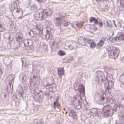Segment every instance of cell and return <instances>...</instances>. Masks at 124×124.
Segmentation results:
<instances>
[{"label": "cell", "mask_w": 124, "mask_h": 124, "mask_svg": "<svg viewBox=\"0 0 124 124\" xmlns=\"http://www.w3.org/2000/svg\"><path fill=\"white\" fill-rule=\"evenodd\" d=\"M31 84L30 88L33 93L36 92L39 88L40 84V76L39 72L37 70H34L30 74Z\"/></svg>", "instance_id": "1"}, {"label": "cell", "mask_w": 124, "mask_h": 124, "mask_svg": "<svg viewBox=\"0 0 124 124\" xmlns=\"http://www.w3.org/2000/svg\"><path fill=\"white\" fill-rule=\"evenodd\" d=\"M42 83L43 88L51 92H56L57 91L55 80L52 77H48L43 78L42 80Z\"/></svg>", "instance_id": "2"}, {"label": "cell", "mask_w": 124, "mask_h": 124, "mask_svg": "<svg viewBox=\"0 0 124 124\" xmlns=\"http://www.w3.org/2000/svg\"><path fill=\"white\" fill-rule=\"evenodd\" d=\"M0 22L2 23V24L5 29L11 31L15 30V26L13 23L12 20L8 17L4 16L3 18L2 22Z\"/></svg>", "instance_id": "3"}, {"label": "cell", "mask_w": 124, "mask_h": 124, "mask_svg": "<svg viewBox=\"0 0 124 124\" xmlns=\"http://www.w3.org/2000/svg\"><path fill=\"white\" fill-rule=\"evenodd\" d=\"M11 10L12 14L15 18H20L23 15V11L19 8L18 3H14L11 5Z\"/></svg>", "instance_id": "4"}, {"label": "cell", "mask_w": 124, "mask_h": 124, "mask_svg": "<svg viewBox=\"0 0 124 124\" xmlns=\"http://www.w3.org/2000/svg\"><path fill=\"white\" fill-rule=\"evenodd\" d=\"M109 56L110 58L116 59L119 56L120 50L118 47L115 46H109L107 48Z\"/></svg>", "instance_id": "5"}, {"label": "cell", "mask_w": 124, "mask_h": 124, "mask_svg": "<svg viewBox=\"0 0 124 124\" xmlns=\"http://www.w3.org/2000/svg\"><path fill=\"white\" fill-rule=\"evenodd\" d=\"M72 107L77 110H79L82 106V100L80 95L77 94L75 96L72 101Z\"/></svg>", "instance_id": "6"}, {"label": "cell", "mask_w": 124, "mask_h": 124, "mask_svg": "<svg viewBox=\"0 0 124 124\" xmlns=\"http://www.w3.org/2000/svg\"><path fill=\"white\" fill-rule=\"evenodd\" d=\"M78 42L82 45L88 46L89 45L90 47L93 48L96 46V44L93 40L87 38H84L82 37H79L78 38Z\"/></svg>", "instance_id": "7"}, {"label": "cell", "mask_w": 124, "mask_h": 124, "mask_svg": "<svg viewBox=\"0 0 124 124\" xmlns=\"http://www.w3.org/2000/svg\"><path fill=\"white\" fill-rule=\"evenodd\" d=\"M114 109L112 107L109 105H106L103 108L102 113L103 116L105 117L111 116L114 114Z\"/></svg>", "instance_id": "8"}, {"label": "cell", "mask_w": 124, "mask_h": 124, "mask_svg": "<svg viewBox=\"0 0 124 124\" xmlns=\"http://www.w3.org/2000/svg\"><path fill=\"white\" fill-rule=\"evenodd\" d=\"M79 45L77 43L72 41H68L65 42L63 47L66 50H75L79 47Z\"/></svg>", "instance_id": "9"}, {"label": "cell", "mask_w": 124, "mask_h": 124, "mask_svg": "<svg viewBox=\"0 0 124 124\" xmlns=\"http://www.w3.org/2000/svg\"><path fill=\"white\" fill-rule=\"evenodd\" d=\"M24 45L27 50L30 53L32 52L34 50V42L31 40L27 39L23 40Z\"/></svg>", "instance_id": "10"}, {"label": "cell", "mask_w": 124, "mask_h": 124, "mask_svg": "<svg viewBox=\"0 0 124 124\" xmlns=\"http://www.w3.org/2000/svg\"><path fill=\"white\" fill-rule=\"evenodd\" d=\"M15 77V75H10L7 79V90L9 93H12L13 90L14 80Z\"/></svg>", "instance_id": "11"}, {"label": "cell", "mask_w": 124, "mask_h": 124, "mask_svg": "<svg viewBox=\"0 0 124 124\" xmlns=\"http://www.w3.org/2000/svg\"><path fill=\"white\" fill-rule=\"evenodd\" d=\"M53 31L52 29L50 27H47L45 29L43 35L44 38L47 40H51L53 37Z\"/></svg>", "instance_id": "12"}, {"label": "cell", "mask_w": 124, "mask_h": 124, "mask_svg": "<svg viewBox=\"0 0 124 124\" xmlns=\"http://www.w3.org/2000/svg\"><path fill=\"white\" fill-rule=\"evenodd\" d=\"M106 79L108 82V85L106 88V90L108 92H109V91L113 88L114 87V80L112 75L111 74L108 75Z\"/></svg>", "instance_id": "13"}, {"label": "cell", "mask_w": 124, "mask_h": 124, "mask_svg": "<svg viewBox=\"0 0 124 124\" xmlns=\"http://www.w3.org/2000/svg\"><path fill=\"white\" fill-rule=\"evenodd\" d=\"M44 93L41 91H36L34 95V99L35 101L39 102L42 103L44 98Z\"/></svg>", "instance_id": "14"}, {"label": "cell", "mask_w": 124, "mask_h": 124, "mask_svg": "<svg viewBox=\"0 0 124 124\" xmlns=\"http://www.w3.org/2000/svg\"><path fill=\"white\" fill-rule=\"evenodd\" d=\"M34 16L35 19L37 21L44 20L43 10L41 9L38 10L35 12Z\"/></svg>", "instance_id": "15"}, {"label": "cell", "mask_w": 124, "mask_h": 124, "mask_svg": "<svg viewBox=\"0 0 124 124\" xmlns=\"http://www.w3.org/2000/svg\"><path fill=\"white\" fill-rule=\"evenodd\" d=\"M97 78L98 82L100 84H101L106 80L104 74L101 71H99L97 72Z\"/></svg>", "instance_id": "16"}, {"label": "cell", "mask_w": 124, "mask_h": 124, "mask_svg": "<svg viewBox=\"0 0 124 124\" xmlns=\"http://www.w3.org/2000/svg\"><path fill=\"white\" fill-rule=\"evenodd\" d=\"M21 43L18 42L16 38H13L11 42V47L13 49H17L20 47Z\"/></svg>", "instance_id": "17"}, {"label": "cell", "mask_w": 124, "mask_h": 124, "mask_svg": "<svg viewBox=\"0 0 124 124\" xmlns=\"http://www.w3.org/2000/svg\"><path fill=\"white\" fill-rule=\"evenodd\" d=\"M101 113V110L99 109L93 108L90 109V114L93 116H98Z\"/></svg>", "instance_id": "18"}, {"label": "cell", "mask_w": 124, "mask_h": 124, "mask_svg": "<svg viewBox=\"0 0 124 124\" xmlns=\"http://www.w3.org/2000/svg\"><path fill=\"white\" fill-rule=\"evenodd\" d=\"M83 24H84V22H73L72 24V26L74 28L79 29L82 27Z\"/></svg>", "instance_id": "19"}, {"label": "cell", "mask_w": 124, "mask_h": 124, "mask_svg": "<svg viewBox=\"0 0 124 124\" xmlns=\"http://www.w3.org/2000/svg\"><path fill=\"white\" fill-rule=\"evenodd\" d=\"M43 15H44V19L47 18L48 17L52 16L53 14V11L50 9H46L43 10Z\"/></svg>", "instance_id": "20"}, {"label": "cell", "mask_w": 124, "mask_h": 124, "mask_svg": "<svg viewBox=\"0 0 124 124\" xmlns=\"http://www.w3.org/2000/svg\"><path fill=\"white\" fill-rule=\"evenodd\" d=\"M99 97L100 98L98 99V101L99 103H101V104L103 103V104H104V103L106 102L107 99V96L104 93H101V95H100Z\"/></svg>", "instance_id": "21"}, {"label": "cell", "mask_w": 124, "mask_h": 124, "mask_svg": "<svg viewBox=\"0 0 124 124\" xmlns=\"http://www.w3.org/2000/svg\"><path fill=\"white\" fill-rule=\"evenodd\" d=\"M57 21L58 23H61L63 24V25L64 26H67L70 24V22L68 20H63L62 18H58L57 19Z\"/></svg>", "instance_id": "22"}, {"label": "cell", "mask_w": 124, "mask_h": 124, "mask_svg": "<svg viewBox=\"0 0 124 124\" xmlns=\"http://www.w3.org/2000/svg\"><path fill=\"white\" fill-rule=\"evenodd\" d=\"M78 91L79 93L83 96L85 95V86L83 84H80L78 87Z\"/></svg>", "instance_id": "23"}, {"label": "cell", "mask_w": 124, "mask_h": 124, "mask_svg": "<svg viewBox=\"0 0 124 124\" xmlns=\"http://www.w3.org/2000/svg\"><path fill=\"white\" fill-rule=\"evenodd\" d=\"M69 113L70 115L74 119L77 120V113L76 112L73 110L72 109L70 108L69 110Z\"/></svg>", "instance_id": "24"}, {"label": "cell", "mask_w": 124, "mask_h": 124, "mask_svg": "<svg viewBox=\"0 0 124 124\" xmlns=\"http://www.w3.org/2000/svg\"><path fill=\"white\" fill-rule=\"evenodd\" d=\"M27 35L29 37L31 38H34L35 37L36 33L32 30L30 29H29L27 30Z\"/></svg>", "instance_id": "25"}, {"label": "cell", "mask_w": 124, "mask_h": 124, "mask_svg": "<svg viewBox=\"0 0 124 124\" xmlns=\"http://www.w3.org/2000/svg\"><path fill=\"white\" fill-rule=\"evenodd\" d=\"M90 22H94L96 24H99L100 26H102V23L101 21H99L98 19L95 18L94 17H92L90 18Z\"/></svg>", "instance_id": "26"}, {"label": "cell", "mask_w": 124, "mask_h": 124, "mask_svg": "<svg viewBox=\"0 0 124 124\" xmlns=\"http://www.w3.org/2000/svg\"><path fill=\"white\" fill-rule=\"evenodd\" d=\"M58 73L59 77L62 78L64 75V71L63 67H59L58 68Z\"/></svg>", "instance_id": "27"}, {"label": "cell", "mask_w": 124, "mask_h": 124, "mask_svg": "<svg viewBox=\"0 0 124 124\" xmlns=\"http://www.w3.org/2000/svg\"><path fill=\"white\" fill-rule=\"evenodd\" d=\"M73 60V57L71 56H67L63 59V63H69L71 62Z\"/></svg>", "instance_id": "28"}, {"label": "cell", "mask_w": 124, "mask_h": 124, "mask_svg": "<svg viewBox=\"0 0 124 124\" xmlns=\"http://www.w3.org/2000/svg\"><path fill=\"white\" fill-rule=\"evenodd\" d=\"M58 43L57 41H54L52 43V46H51V49H52L53 51H55L57 48H58Z\"/></svg>", "instance_id": "29"}, {"label": "cell", "mask_w": 124, "mask_h": 124, "mask_svg": "<svg viewBox=\"0 0 124 124\" xmlns=\"http://www.w3.org/2000/svg\"><path fill=\"white\" fill-rule=\"evenodd\" d=\"M16 38L18 42H19L21 44L23 42V35L21 34H18L16 35Z\"/></svg>", "instance_id": "30"}, {"label": "cell", "mask_w": 124, "mask_h": 124, "mask_svg": "<svg viewBox=\"0 0 124 124\" xmlns=\"http://www.w3.org/2000/svg\"><path fill=\"white\" fill-rule=\"evenodd\" d=\"M17 91H18V93L19 95L21 96H22L23 94V88L22 86L21 85H19L17 89Z\"/></svg>", "instance_id": "31"}, {"label": "cell", "mask_w": 124, "mask_h": 124, "mask_svg": "<svg viewBox=\"0 0 124 124\" xmlns=\"http://www.w3.org/2000/svg\"><path fill=\"white\" fill-rule=\"evenodd\" d=\"M105 40H106V38H102V39L101 40L100 42L97 44V48H99L101 47L103 45Z\"/></svg>", "instance_id": "32"}, {"label": "cell", "mask_w": 124, "mask_h": 124, "mask_svg": "<svg viewBox=\"0 0 124 124\" xmlns=\"http://www.w3.org/2000/svg\"><path fill=\"white\" fill-rule=\"evenodd\" d=\"M37 29L39 32L40 35H42L43 30V28L42 26H41V25H39L37 27Z\"/></svg>", "instance_id": "33"}, {"label": "cell", "mask_w": 124, "mask_h": 124, "mask_svg": "<svg viewBox=\"0 0 124 124\" xmlns=\"http://www.w3.org/2000/svg\"><path fill=\"white\" fill-rule=\"evenodd\" d=\"M117 39V37H111L107 40V41L111 43L115 42H116Z\"/></svg>", "instance_id": "34"}, {"label": "cell", "mask_w": 124, "mask_h": 124, "mask_svg": "<svg viewBox=\"0 0 124 124\" xmlns=\"http://www.w3.org/2000/svg\"><path fill=\"white\" fill-rule=\"evenodd\" d=\"M58 54L59 55V56H63L64 55H66V53L63 50H59L58 51Z\"/></svg>", "instance_id": "35"}, {"label": "cell", "mask_w": 124, "mask_h": 124, "mask_svg": "<svg viewBox=\"0 0 124 124\" xmlns=\"http://www.w3.org/2000/svg\"><path fill=\"white\" fill-rule=\"evenodd\" d=\"M5 30V29L4 28L2 24V23L0 22V32L4 31Z\"/></svg>", "instance_id": "36"}, {"label": "cell", "mask_w": 124, "mask_h": 124, "mask_svg": "<svg viewBox=\"0 0 124 124\" xmlns=\"http://www.w3.org/2000/svg\"><path fill=\"white\" fill-rule=\"evenodd\" d=\"M117 39L119 40H124V35L123 34L120 35L117 37Z\"/></svg>", "instance_id": "37"}, {"label": "cell", "mask_w": 124, "mask_h": 124, "mask_svg": "<svg viewBox=\"0 0 124 124\" xmlns=\"http://www.w3.org/2000/svg\"><path fill=\"white\" fill-rule=\"evenodd\" d=\"M120 80L123 84L124 83V75L123 74L120 77Z\"/></svg>", "instance_id": "38"}, {"label": "cell", "mask_w": 124, "mask_h": 124, "mask_svg": "<svg viewBox=\"0 0 124 124\" xmlns=\"http://www.w3.org/2000/svg\"><path fill=\"white\" fill-rule=\"evenodd\" d=\"M37 1L38 2H39V3H42L45 2H46V0H37Z\"/></svg>", "instance_id": "39"}, {"label": "cell", "mask_w": 124, "mask_h": 124, "mask_svg": "<svg viewBox=\"0 0 124 124\" xmlns=\"http://www.w3.org/2000/svg\"><path fill=\"white\" fill-rule=\"evenodd\" d=\"M120 2H121V4H122V6L123 7V5H124V1L123 0H122V3L121 2V1H120Z\"/></svg>", "instance_id": "40"}, {"label": "cell", "mask_w": 124, "mask_h": 124, "mask_svg": "<svg viewBox=\"0 0 124 124\" xmlns=\"http://www.w3.org/2000/svg\"><path fill=\"white\" fill-rule=\"evenodd\" d=\"M38 124V123H34V124Z\"/></svg>", "instance_id": "41"}, {"label": "cell", "mask_w": 124, "mask_h": 124, "mask_svg": "<svg viewBox=\"0 0 124 124\" xmlns=\"http://www.w3.org/2000/svg\"></svg>", "instance_id": "42"}]
</instances>
